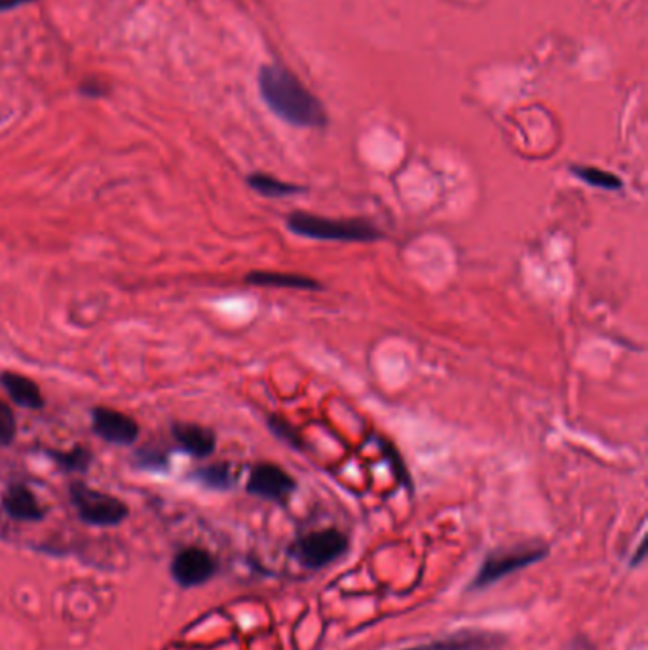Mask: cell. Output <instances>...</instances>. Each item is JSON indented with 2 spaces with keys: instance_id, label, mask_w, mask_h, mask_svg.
I'll list each match as a JSON object with an SVG mask.
<instances>
[{
  "instance_id": "cell-1",
  "label": "cell",
  "mask_w": 648,
  "mask_h": 650,
  "mask_svg": "<svg viewBox=\"0 0 648 650\" xmlns=\"http://www.w3.org/2000/svg\"><path fill=\"white\" fill-rule=\"evenodd\" d=\"M259 92L268 109L295 128H324L327 124L320 99L282 65L270 63L261 69Z\"/></svg>"
},
{
  "instance_id": "cell-8",
  "label": "cell",
  "mask_w": 648,
  "mask_h": 650,
  "mask_svg": "<svg viewBox=\"0 0 648 650\" xmlns=\"http://www.w3.org/2000/svg\"><path fill=\"white\" fill-rule=\"evenodd\" d=\"M544 555L542 548H523V550H515V552H508V554H498L495 557H489L483 565V569L479 571L476 578V586H485L491 584L498 578H502L504 574L514 573L517 569L531 565L536 559H540Z\"/></svg>"
},
{
  "instance_id": "cell-17",
  "label": "cell",
  "mask_w": 648,
  "mask_h": 650,
  "mask_svg": "<svg viewBox=\"0 0 648 650\" xmlns=\"http://www.w3.org/2000/svg\"><path fill=\"white\" fill-rule=\"evenodd\" d=\"M50 457L67 472H84L92 462V453L82 445L73 447L71 451H52Z\"/></svg>"
},
{
  "instance_id": "cell-3",
  "label": "cell",
  "mask_w": 648,
  "mask_h": 650,
  "mask_svg": "<svg viewBox=\"0 0 648 650\" xmlns=\"http://www.w3.org/2000/svg\"><path fill=\"white\" fill-rule=\"evenodd\" d=\"M78 517L96 527H115L128 517V506L107 493L96 491L84 483H73L69 489Z\"/></svg>"
},
{
  "instance_id": "cell-12",
  "label": "cell",
  "mask_w": 648,
  "mask_h": 650,
  "mask_svg": "<svg viewBox=\"0 0 648 650\" xmlns=\"http://www.w3.org/2000/svg\"><path fill=\"white\" fill-rule=\"evenodd\" d=\"M498 645H500V639L493 633L464 631V633L453 635L445 641H438V643L411 650H496Z\"/></svg>"
},
{
  "instance_id": "cell-2",
  "label": "cell",
  "mask_w": 648,
  "mask_h": 650,
  "mask_svg": "<svg viewBox=\"0 0 648 650\" xmlns=\"http://www.w3.org/2000/svg\"><path fill=\"white\" fill-rule=\"evenodd\" d=\"M287 229L297 236L324 242H377L382 232L365 219H327L305 211L287 217Z\"/></svg>"
},
{
  "instance_id": "cell-7",
  "label": "cell",
  "mask_w": 648,
  "mask_h": 650,
  "mask_svg": "<svg viewBox=\"0 0 648 650\" xmlns=\"http://www.w3.org/2000/svg\"><path fill=\"white\" fill-rule=\"evenodd\" d=\"M92 430L101 440L115 445H132L139 438V424L130 415L111 407H96L92 411Z\"/></svg>"
},
{
  "instance_id": "cell-14",
  "label": "cell",
  "mask_w": 648,
  "mask_h": 650,
  "mask_svg": "<svg viewBox=\"0 0 648 650\" xmlns=\"http://www.w3.org/2000/svg\"><path fill=\"white\" fill-rule=\"evenodd\" d=\"M248 185L255 192L268 196V198H282V196H291L303 192V187L291 185L282 179H276L267 173H253L248 177Z\"/></svg>"
},
{
  "instance_id": "cell-15",
  "label": "cell",
  "mask_w": 648,
  "mask_h": 650,
  "mask_svg": "<svg viewBox=\"0 0 648 650\" xmlns=\"http://www.w3.org/2000/svg\"><path fill=\"white\" fill-rule=\"evenodd\" d=\"M571 173L576 179L584 181L586 185H591L595 189L620 191L624 187V183H622V179L618 175L599 170V168H593V166H571Z\"/></svg>"
},
{
  "instance_id": "cell-13",
  "label": "cell",
  "mask_w": 648,
  "mask_h": 650,
  "mask_svg": "<svg viewBox=\"0 0 648 650\" xmlns=\"http://www.w3.org/2000/svg\"><path fill=\"white\" fill-rule=\"evenodd\" d=\"M246 282L251 286L286 287V289H318L320 284L314 278L289 274V272H270V270H255L246 276Z\"/></svg>"
},
{
  "instance_id": "cell-5",
  "label": "cell",
  "mask_w": 648,
  "mask_h": 650,
  "mask_svg": "<svg viewBox=\"0 0 648 650\" xmlns=\"http://www.w3.org/2000/svg\"><path fill=\"white\" fill-rule=\"evenodd\" d=\"M297 489L295 479L276 464L261 462L255 464L248 479V493L284 504Z\"/></svg>"
},
{
  "instance_id": "cell-6",
  "label": "cell",
  "mask_w": 648,
  "mask_h": 650,
  "mask_svg": "<svg viewBox=\"0 0 648 650\" xmlns=\"http://www.w3.org/2000/svg\"><path fill=\"white\" fill-rule=\"evenodd\" d=\"M215 571V559L202 548H185L173 557L172 576L183 588H194L208 582Z\"/></svg>"
},
{
  "instance_id": "cell-19",
  "label": "cell",
  "mask_w": 648,
  "mask_h": 650,
  "mask_svg": "<svg viewBox=\"0 0 648 650\" xmlns=\"http://www.w3.org/2000/svg\"><path fill=\"white\" fill-rule=\"evenodd\" d=\"M16 432H18V422L12 409L6 403L0 402V447H6L16 440Z\"/></svg>"
},
{
  "instance_id": "cell-4",
  "label": "cell",
  "mask_w": 648,
  "mask_h": 650,
  "mask_svg": "<svg viewBox=\"0 0 648 650\" xmlns=\"http://www.w3.org/2000/svg\"><path fill=\"white\" fill-rule=\"evenodd\" d=\"M346 536L337 529H324L318 533H310L297 540L291 548V554L295 555L303 565L318 569L327 563L341 557L346 550Z\"/></svg>"
},
{
  "instance_id": "cell-11",
  "label": "cell",
  "mask_w": 648,
  "mask_h": 650,
  "mask_svg": "<svg viewBox=\"0 0 648 650\" xmlns=\"http://www.w3.org/2000/svg\"><path fill=\"white\" fill-rule=\"evenodd\" d=\"M0 383L4 386L6 394L10 396V400L18 403L20 407H25V409L44 407V398H42L39 384L31 381L29 377L20 375V373L6 371V373L0 375Z\"/></svg>"
},
{
  "instance_id": "cell-9",
  "label": "cell",
  "mask_w": 648,
  "mask_h": 650,
  "mask_svg": "<svg viewBox=\"0 0 648 650\" xmlns=\"http://www.w3.org/2000/svg\"><path fill=\"white\" fill-rule=\"evenodd\" d=\"M173 440L177 441V445L185 453L198 459H206L213 455L217 443V438L211 430L189 422H179L173 426Z\"/></svg>"
},
{
  "instance_id": "cell-18",
  "label": "cell",
  "mask_w": 648,
  "mask_h": 650,
  "mask_svg": "<svg viewBox=\"0 0 648 650\" xmlns=\"http://www.w3.org/2000/svg\"><path fill=\"white\" fill-rule=\"evenodd\" d=\"M268 428L272 430V434L276 438H280L282 441H286L287 445H291L293 449H305V443H303V438L299 434V430L287 422L284 417H278V415H272L267 421Z\"/></svg>"
},
{
  "instance_id": "cell-20",
  "label": "cell",
  "mask_w": 648,
  "mask_h": 650,
  "mask_svg": "<svg viewBox=\"0 0 648 650\" xmlns=\"http://www.w3.org/2000/svg\"><path fill=\"white\" fill-rule=\"evenodd\" d=\"M31 2H37V0H0V12H10V10H16L25 4H31Z\"/></svg>"
},
{
  "instance_id": "cell-16",
  "label": "cell",
  "mask_w": 648,
  "mask_h": 650,
  "mask_svg": "<svg viewBox=\"0 0 648 650\" xmlns=\"http://www.w3.org/2000/svg\"><path fill=\"white\" fill-rule=\"evenodd\" d=\"M196 478H198V481H202L206 487L219 489V491L230 489L232 483H234V474H232V468H230V464H227V462L211 464V466H206V468L198 470L196 472Z\"/></svg>"
},
{
  "instance_id": "cell-10",
  "label": "cell",
  "mask_w": 648,
  "mask_h": 650,
  "mask_svg": "<svg viewBox=\"0 0 648 650\" xmlns=\"http://www.w3.org/2000/svg\"><path fill=\"white\" fill-rule=\"evenodd\" d=\"M4 512L18 521H40L44 517V508L37 497L25 485L8 487L2 498Z\"/></svg>"
}]
</instances>
